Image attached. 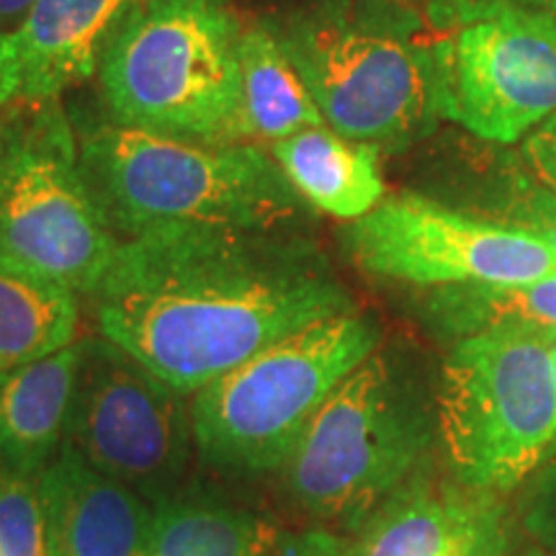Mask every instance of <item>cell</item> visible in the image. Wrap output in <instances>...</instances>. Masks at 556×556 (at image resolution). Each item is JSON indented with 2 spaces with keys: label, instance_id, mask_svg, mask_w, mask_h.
Masks as SVG:
<instances>
[{
  "label": "cell",
  "instance_id": "obj_1",
  "mask_svg": "<svg viewBox=\"0 0 556 556\" xmlns=\"http://www.w3.org/2000/svg\"><path fill=\"white\" fill-rule=\"evenodd\" d=\"M96 304L101 336L184 394L353 299L287 229L191 225L119 240Z\"/></svg>",
  "mask_w": 556,
  "mask_h": 556
},
{
  "label": "cell",
  "instance_id": "obj_2",
  "mask_svg": "<svg viewBox=\"0 0 556 556\" xmlns=\"http://www.w3.org/2000/svg\"><path fill=\"white\" fill-rule=\"evenodd\" d=\"M80 168L116 238L165 227L287 229L302 197L255 144H208L122 122L90 124Z\"/></svg>",
  "mask_w": 556,
  "mask_h": 556
},
{
  "label": "cell",
  "instance_id": "obj_3",
  "mask_svg": "<svg viewBox=\"0 0 556 556\" xmlns=\"http://www.w3.org/2000/svg\"><path fill=\"white\" fill-rule=\"evenodd\" d=\"M242 31L219 0H135L101 52L116 122L208 144H248Z\"/></svg>",
  "mask_w": 556,
  "mask_h": 556
},
{
  "label": "cell",
  "instance_id": "obj_4",
  "mask_svg": "<svg viewBox=\"0 0 556 556\" xmlns=\"http://www.w3.org/2000/svg\"><path fill=\"white\" fill-rule=\"evenodd\" d=\"M435 446V392L377 348L317 409L283 477L302 510L356 533Z\"/></svg>",
  "mask_w": 556,
  "mask_h": 556
},
{
  "label": "cell",
  "instance_id": "obj_5",
  "mask_svg": "<svg viewBox=\"0 0 556 556\" xmlns=\"http://www.w3.org/2000/svg\"><path fill=\"white\" fill-rule=\"evenodd\" d=\"M379 340L374 319L348 312L291 332L208 381L191 400L197 454L235 475L283 469L317 409Z\"/></svg>",
  "mask_w": 556,
  "mask_h": 556
},
{
  "label": "cell",
  "instance_id": "obj_6",
  "mask_svg": "<svg viewBox=\"0 0 556 556\" xmlns=\"http://www.w3.org/2000/svg\"><path fill=\"white\" fill-rule=\"evenodd\" d=\"M552 343L533 332L497 330L451 348L435 387L438 446L462 484L503 497L552 458Z\"/></svg>",
  "mask_w": 556,
  "mask_h": 556
},
{
  "label": "cell",
  "instance_id": "obj_7",
  "mask_svg": "<svg viewBox=\"0 0 556 556\" xmlns=\"http://www.w3.org/2000/svg\"><path fill=\"white\" fill-rule=\"evenodd\" d=\"M116 245L119 238L88 189L73 124L60 103L5 106L0 116V253L90 296Z\"/></svg>",
  "mask_w": 556,
  "mask_h": 556
},
{
  "label": "cell",
  "instance_id": "obj_8",
  "mask_svg": "<svg viewBox=\"0 0 556 556\" xmlns=\"http://www.w3.org/2000/svg\"><path fill=\"white\" fill-rule=\"evenodd\" d=\"M428 45L435 116L518 142L556 114V24L518 0H446Z\"/></svg>",
  "mask_w": 556,
  "mask_h": 556
},
{
  "label": "cell",
  "instance_id": "obj_9",
  "mask_svg": "<svg viewBox=\"0 0 556 556\" xmlns=\"http://www.w3.org/2000/svg\"><path fill=\"white\" fill-rule=\"evenodd\" d=\"M276 39L338 135L379 148L435 116L426 45L332 13L291 21Z\"/></svg>",
  "mask_w": 556,
  "mask_h": 556
},
{
  "label": "cell",
  "instance_id": "obj_10",
  "mask_svg": "<svg viewBox=\"0 0 556 556\" xmlns=\"http://www.w3.org/2000/svg\"><path fill=\"white\" fill-rule=\"evenodd\" d=\"M186 397L124 348L88 338L65 443L152 505L180 490L197 448Z\"/></svg>",
  "mask_w": 556,
  "mask_h": 556
},
{
  "label": "cell",
  "instance_id": "obj_11",
  "mask_svg": "<svg viewBox=\"0 0 556 556\" xmlns=\"http://www.w3.org/2000/svg\"><path fill=\"white\" fill-rule=\"evenodd\" d=\"M366 274L422 289L523 283L556 274L554 250L523 229L417 193L389 197L343 235Z\"/></svg>",
  "mask_w": 556,
  "mask_h": 556
},
{
  "label": "cell",
  "instance_id": "obj_12",
  "mask_svg": "<svg viewBox=\"0 0 556 556\" xmlns=\"http://www.w3.org/2000/svg\"><path fill=\"white\" fill-rule=\"evenodd\" d=\"M135 0H37L16 29L0 34V109L58 101L88 80L116 21Z\"/></svg>",
  "mask_w": 556,
  "mask_h": 556
},
{
  "label": "cell",
  "instance_id": "obj_13",
  "mask_svg": "<svg viewBox=\"0 0 556 556\" xmlns=\"http://www.w3.org/2000/svg\"><path fill=\"white\" fill-rule=\"evenodd\" d=\"M47 556H148L152 505L70 443L39 475Z\"/></svg>",
  "mask_w": 556,
  "mask_h": 556
},
{
  "label": "cell",
  "instance_id": "obj_14",
  "mask_svg": "<svg viewBox=\"0 0 556 556\" xmlns=\"http://www.w3.org/2000/svg\"><path fill=\"white\" fill-rule=\"evenodd\" d=\"M505 513L500 495L417 471L348 539V556H458Z\"/></svg>",
  "mask_w": 556,
  "mask_h": 556
},
{
  "label": "cell",
  "instance_id": "obj_15",
  "mask_svg": "<svg viewBox=\"0 0 556 556\" xmlns=\"http://www.w3.org/2000/svg\"><path fill=\"white\" fill-rule=\"evenodd\" d=\"M86 340L0 371V469L39 479L65 446Z\"/></svg>",
  "mask_w": 556,
  "mask_h": 556
},
{
  "label": "cell",
  "instance_id": "obj_16",
  "mask_svg": "<svg viewBox=\"0 0 556 556\" xmlns=\"http://www.w3.org/2000/svg\"><path fill=\"white\" fill-rule=\"evenodd\" d=\"M274 160L299 197L332 217L353 222L384 201L377 144L312 127L276 142Z\"/></svg>",
  "mask_w": 556,
  "mask_h": 556
},
{
  "label": "cell",
  "instance_id": "obj_17",
  "mask_svg": "<svg viewBox=\"0 0 556 556\" xmlns=\"http://www.w3.org/2000/svg\"><path fill=\"white\" fill-rule=\"evenodd\" d=\"M283 533L232 500L178 490L152 503L148 556H270Z\"/></svg>",
  "mask_w": 556,
  "mask_h": 556
},
{
  "label": "cell",
  "instance_id": "obj_18",
  "mask_svg": "<svg viewBox=\"0 0 556 556\" xmlns=\"http://www.w3.org/2000/svg\"><path fill=\"white\" fill-rule=\"evenodd\" d=\"M78 294L0 253V371L75 343Z\"/></svg>",
  "mask_w": 556,
  "mask_h": 556
},
{
  "label": "cell",
  "instance_id": "obj_19",
  "mask_svg": "<svg viewBox=\"0 0 556 556\" xmlns=\"http://www.w3.org/2000/svg\"><path fill=\"white\" fill-rule=\"evenodd\" d=\"M426 307L430 325L454 343L497 330L556 340V274L523 283L433 289Z\"/></svg>",
  "mask_w": 556,
  "mask_h": 556
},
{
  "label": "cell",
  "instance_id": "obj_20",
  "mask_svg": "<svg viewBox=\"0 0 556 556\" xmlns=\"http://www.w3.org/2000/svg\"><path fill=\"white\" fill-rule=\"evenodd\" d=\"M242 124L248 139L281 142L302 129L323 127L325 116L283 52L281 41L263 26L242 31Z\"/></svg>",
  "mask_w": 556,
  "mask_h": 556
},
{
  "label": "cell",
  "instance_id": "obj_21",
  "mask_svg": "<svg viewBox=\"0 0 556 556\" xmlns=\"http://www.w3.org/2000/svg\"><path fill=\"white\" fill-rule=\"evenodd\" d=\"M0 556H47L39 482L0 469Z\"/></svg>",
  "mask_w": 556,
  "mask_h": 556
},
{
  "label": "cell",
  "instance_id": "obj_22",
  "mask_svg": "<svg viewBox=\"0 0 556 556\" xmlns=\"http://www.w3.org/2000/svg\"><path fill=\"white\" fill-rule=\"evenodd\" d=\"M518 531L544 556H556V456L541 464L523 484Z\"/></svg>",
  "mask_w": 556,
  "mask_h": 556
},
{
  "label": "cell",
  "instance_id": "obj_23",
  "mask_svg": "<svg viewBox=\"0 0 556 556\" xmlns=\"http://www.w3.org/2000/svg\"><path fill=\"white\" fill-rule=\"evenodd\" d=\"M497 222L523 229L528 235H536L556 255V193L548 191L546 186L531 184V180L518 176L507 186Z\"/></svg>",
  "mask_w": 556,
  "mask_h": 556
},
{
  "label": "cell",
  "instance_id": "obj_24",
  "mask_svg": "<svg viewBox=\"0 0 556 556\" xmlns=\"http://www.w3.org/2000/svg\"><path fill=\"white\" fill-rule=\"evenodd\" d=\"M523 155L539 184L556 193V114L526 137Z\"/></svg>",
  "mask_w": 556,
  "mask_h": 556
},
{
  "label": "cell",
  "instance_id": "obj_25",
  "mask_svg": "<svg viewBox=\"0 0 556 556\" xmlns=\"http://www.w3.org/2000/svg\"><path fill=\"white\" fill-rule=\"evenodd\" d=\"M270 556H348V539L325 528H307L299 533H283L281 544Z\"/></svg>",
  "mask_w": 556,
  "mask_h": 556
},
{
  "label": "cell",
  "instance_id": "obj_26",
  "mask_svg": "<svg viewBox=\"0 0 556 556\" xmlns=\"http://www.w3.org/2000/svg\"><path fill=\"white\" fill-rule=\"evenodd\" d=\"M513 541H516V536H513L510 518H507L505 510L458 556H513Z\"/></svg>",
  "mask_w": 556,
  "mask_h": 556
},
{
  "label": "cell",
  "instance_id": "obj_27",
  "mask_svg": "<svg viewBox=\"0 0 556 556\" xmlns=\"http://www.w3.org/2000/svg\"><path fill=\"white\" fill-rule=\"evenodd\" d=\"M37 0H0V34L16 29Z\"/></svg>",
  "mask_w": 556,
  "mask_h": 556
},
{
  "label": "cell",
  "instance_id": "obj_28",
  "mask_svg": "<svg viewBox=\"0 0 556 556\" xmlns=\"http://www.w3.org/2000/svg\"><path fill=\"white\" fill-rule=\"evenodd\" d=\"M518 3L528 5V9L544 13V16H548L556 24V0H518Z\"/></svg>",
  "mask_w": 556,
  "mask_h": 556
},
{
  "label": "cell",
  "instance_id": "obj_29",
  "mask_svg": "<svg viewBox=\"0 0 556 556\" xmlns=\"http://www.w3.org/2000/svg\"><path fill=\"white\" fill-rule=\"evenodd\" d=\"M552 366H554V377H556V340L552 343Z\"/></svg>",
  "mask_w": 556,
  "mask_h": 556
},
{
  "label": "cell",
  "instance_id": "obj_30",
  "mask_svg": "<svg viewBox=\"0 0 556 556\" xmlns=\"http://www.w3.org/2000/svg\"><path fill=\"white\" fill-rule=\"evenodd\" d=\"M554 456H556V443H554V454H552V458H554Z\"/></svg>",
  "mask_w": 556,
  "mask_h": 556
}]
</instances>
